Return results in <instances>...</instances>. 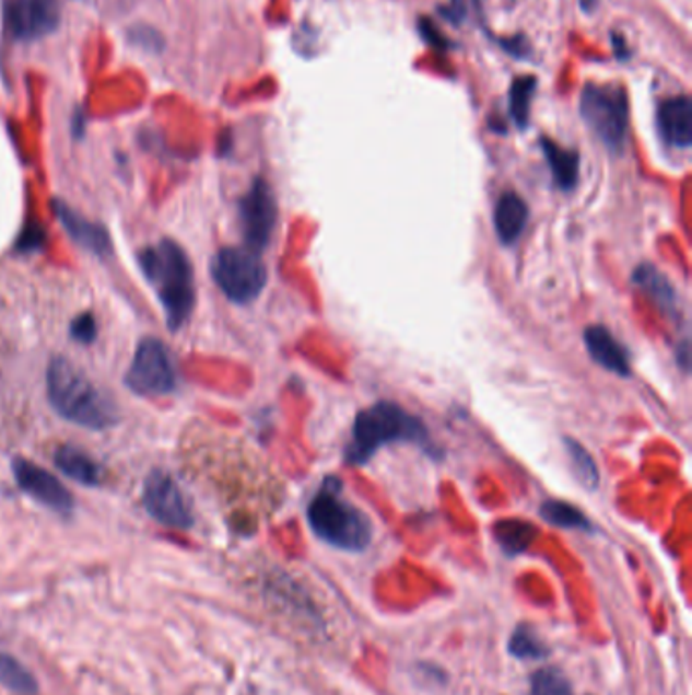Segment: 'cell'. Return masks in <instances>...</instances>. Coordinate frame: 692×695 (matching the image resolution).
Wrapping results in <instances>:
<instances>
[{
	"label": "cell",
	"instance_id": "cell-6",
	"mask_svg": "<svg viewBox=\"0 0 692 695\" xmlns=\"http://www.w3.org/2000/svg\"><path fill=\"white\" fill-rule=\"evenodd\" d=\"M212 277L222 293L234 303L255 301L267 285V267L248 248H222L212 260Z\"/></svg>",
	"mask_w": 692,
	"mask_h": 695
},
{
	"label": "cell",
	"instance_id": "cell-18",
	"mask_svg": "<svg viewBox=\"0 0 692 695\" xmlns=\"http://www.w3.org/2000/svg\"><path fill=\"white\" fill-rule=\"evenodd\" d=\"M0 685L21 695H35L39 690L31 671L23 668L21 661H16L14 657L2 651H0Z\"/></svg>",
	"mask_w": 692,
	"mask_h": 695
},
{
	"label": "cell",
	"instance_id": "cell-13",
	"mask_svg": "<svg viewBox=\"0 0 692 695\" xmlns=\"http://www.w3.org/2000/svg\"><path fill=\"white\" fill-rule=\"evenodd\" d=\"M56 213L61 227L70 232L71 239L80 246H84L90 253L98 256H108L113 253V241H110L106 228L85 220L80 213L73 212L70 206H66L61 201H56Z\"/></svg>",
	"mask_w": 692,
	"mask_h": 695
},
{
	"label": "cell",
	"instance_id": "cell-11",
	"mask_svg": "<svg viewBox=\"0 0 692 695\" xmlns=\"http://www.w3.org/2000/svg\"><path fill=\"white\" fill-rule=\"evenodd\" d=\"M13 474L16 484L45 507L63 514H68L73 509L70 490L59 483L51 472H47L42 466H35L23 457H16L13 462Z\"/></svg>",
	"mask_w": 692,
	"mask_h": 695
},
{
	"label": "cell",
	"instance_id": "cell-4",
	"mask_svg": "<svg viewBox=\"0 0 692 695\" xmlns=\"http://www.w3.org/2000/svg\"><path fill=\"white\" fill-rule=\"evenodd\" d=\"M307 519L319 540L343 552H364L372 541V521L341 497L340 480H326L309 502Z\"/></svg>",
	"mask_w": 692,
	"mask_h": 695
},
{
	"label": "cell",
	"instance_id": "cell-19",
	"mask_svg": "<svg viewBox=\"0 0 692 695\" xmlns=\"http://www.w3.org/2000/svg\"><path fill=\"white\" fill-rule=\"evenodd\" d=\"M537 90L535 76H520L509 85V116L516 123V127L526 128L530 116V102Z\"/></svg>",
	"mask_w": 692,
	"mask_h": 695
},
{
	"label": "cell",
	"instance_id": "cell-3",
	"mask_svg": "<svg viewBox=\"0 0 692 695\" xmlns=\"http://www.w3.org/2000/svg\"><path fill=\"white\" fill-rule=\"evenodd\" d=\"M410 441V443H429L426 427L419 417L404 412L400 405L382 401L364 412L357 413L353 421L352 441L345 452L348 464H366L372 455L386 443Z\"/></svg>",
	"mask_w": 692,
	"mask_h": 695
},
{
	"label": "cell",
	"instance_id": "cell-23",
	"mask_svg": "<svg viewBox=\"0 0 692 695\" xmlns=\"http://www.w3.org/2000/svg\"><path fill=\"white\" fill-rule=\"evenodd\" d=\"M535 526L520 521H506L495 525V537L508 554H523L530 541L535 540Z\"/></svg>",
	"mask_w": 692,
	"mask_h": 695
},
{
	"label": "cell",
	"instance_id": "cell-15",
	"mask_svg": "<svg viewBox=\"0 0 692 695\" xmlns=\"http://www.w3.org/2000/svg\"><path fill=\"white\" fill-rule=\"evenodd\" d=\"M528 222V206L516 192H506L495 201L494 227L502 244H514Z\"/></svg>",
	"mask_w": 692,
	"mask_h": 695
},
{
	"label": "cell",
	"instance_id": "cell-8",
	"mask_svg": "<svg viewBox=\"0 0 692 695\" xmlns=\"http://www.w3.org/2000/svg\"><path fill=\"white\" fill-rule=\"evenodd\" d=\"M142 505L161 525L171 529H189L193 525V512L184 490L165 470H153L144 480Z\"/></svg>",
	"mask_w": 692,
	"mask_h": 695
},
{
	"label": "cell",
	"instance_id": "cell-27",
	"mask_svg": "<svg viewBox=\"0 0 692 695\" xmlns=\"http://www.w3.org/2000/svg\"><path fill=\"white\" fill-rule=\"evenodd\" d=\"M441 13L445 14V19H449L451 23H461L466 16V4L464 0H451V7L441 9Z\"/></svg>",
	"mask_w": 692,
	"mask_h": 695
},
{
	"label": "cell",
	"instance_id": "cell-2",
	"mask_svg": "<svg viewBox=\"0 0 692 695\" xmlns=\"http://www.w3.org/2000/svg\"><path fill=\"white\" fill-rule=\"evenodd\" d=\"M47 395L54 409L71 424L90 429H106L116 421L110 401L68 358L57 356L49 362Z\"/></svg>",
	"mask_w": 692,
	"mask_h": 695
},
{
	"label": "cell",
	"instance_id": "cell-21",
	"mask_svg": "<svg viewBox=\"0 0 692 695\" xmlns=\"http://www.w3.org/2000/svg\"><path fill=\"white\" fill-rule=\"evenodd\" d=\"M540 514L544 521H549L551 525L563 526V529H585L589 531L591 523L589 519L575 509L573 505L563 502V500H547L542 507H540Z\"/></svg>",
	"mask_w": 692,
	"mask_h": 695
},
{
	"label": "cell",
	"instance_id": "cell-20",
	"mask_svg": "<svg viewBox=\"0 0 692 695\" xmlns=\"http://www.w3.org/2000/svg\"><path fill=\"white\" fill-rule=\"evenodd\" d=\"M634 281L640 285L642 289H646L650 293L652 298L656 301H660V308L666 312H672L675 305H677V299H675V289L668 283V279H665L662 273L654 269L652 265H642L634 275Z\"/></svg>",
	"mask_w": 692,
	"mask_h": 695
},
{
	"label": "cell",
	"instance_id": "cell-7",
	"mask_svg": "<svg viewBox=\"0 0 692 695\" xmlns=\"http://www.w3.org/2000/svg\"><path fill=\"white\" fill-rule=\"evenodd\" d=\"M125 383L142 397H163L177 389V372L163 341L144 338L139 344Z\"/></svg>",
	"mask_w": 692,
	"mask_h": 695
},
{
	"label": "cell",
	"instance_id": "cell-25",
	"mask_svg": "<svg viewBox=\"0 0 692 695\" xmlns=\"http://www.w3.org/2000/svg\"><path fill=\"white\" fill-rule=\"evenodd\" d=\"M530 695H575L571 683L556 669H540L532 675Z\"/></svg>",
	"mask_w": 692,
	"mask_h": 695
},
{
	"label": "cell",
	"instance_id": "cell-12",
	"mask_svg": "<svg viewBox=\"0 0 692 695\" xmlns=\"http://www.w3.org/2000/svg\"><path fill=\"white\" fill-rule=\"evenodd\" d=\"M658 130L668 144L689 149L692 144V102L689 96H675L658 106Z\"/></svg>",
	"mask_w": 692,
	"mask_h": 695
},
{
	"label": "cell",
	"instance_id": "cell-10",
	"mask_svg": "<svg viewBox=\"0 0 692 695\" xmlns=\"http://www.w3.org/2000/svg\"><path fill=\"white\" fill-rule=\"evenodd\" d=\"M61 19L57 0H11L7 28L21 42H35L54 33Z\"/></svg>",
	"mask_w": 692,
	"mask_h": 695
},
{
	"label": "cell",
	"instance_id": "cell-1",
	"mask_svg": "<svg viewBox=\"0 0 692 695\" xmlns=\"http://www.w3.org/2000/svg\"><path fill=\"white\" fill-rule=\"evenodd\" d=\"M139 263L149 283L155 287L171 329H179L196 305L193 269L184 248L177 242L163 239L155 246L144 248Z\"/></svg>",
	"mask_w": 692,
	"mask_h": 695
},
{
	"label": "cell",
	"instance_id": "cell-24",
	"mask_svg": "<svg viewBox=\"0 0 692 695\" xmlns=\"http://www.w3.org/2000/svg\"><path fill=\"white\" fill-rule=\"evenodd\" d=\"M566 443H568L566 450H568V457H571V466L575 470L577 480L583 486H587L589 490H594L599 484V470H597L594 457L577 441L566 440Z\"/></svg>",
	"mask_w": 692,
	"mask_h": 695
},
{
	"label": "cell",
	"instance_id": "cell-26",
	"mask_svg": "<svg viewBox=\"0 0 692 695\" xmlns=\"http://www.w3.org/2000/svg\"><path fill=\"white\" fill-rule=\"evenodd\" d=\"M71 336L82 344H92L98 336V324L92 313H82L78 320L71 324Z\"/></svg>",
	"mask_w": 692,
	"mask_h": 695
},
{
	"label": "cell",
	"instance_id": "cell-5",
	"mask_svg": "<svg viewBox=\"0 0 692 695\" xmlns=\"http://www.w3.org/2000/svg\"><path fill=\"white\" fill-rule=\"evenodd\" d=\"M580 116L611 153H622L628 139V96L620 85H585Z\"/></svg>",
	"mask_w": 692,
	"mask_h": 695
},
{
	"label": "cell",
	"instance_id": "cell-17",
	"mask_svg": "<svg viewBox=\"0 0 692 695\" xmlns=\"http://www.w3.org/2000/svg\"><path fill=\"white\" fill-rule=\"evenodd\" d=\"M56 466L75 483L98 486L99 468L96 462L78 448L61 445L56 452Z\"/></svg>",
	"mask_w": 692,
	"mask_h": 695
},
{
	"label": "cell",
	"instance_id": "cell-14",
	"mask_svg": "<svg viewBox=\"0 0 692 695\" xmlns=\"http://www.w3.org/2000/svg\"><path fill=\"white\" fill-rule=\"evenodd\" d=\"M587 350L599 367L615 372L620 377H628L630 369V356L623 350L622 344L611 336L608 327L589 326L585 332Z\"/></svg>",
	"mask_w": 692,
	"mask_h": 695
},
{
	"label": "cell",
	"instance_id": "cell-16",
	"mask_svg": "<svg viewBox=\"0 0 692 695\" xmlns=\"http://www.w3.org/2000/svg\"><path fill=\"white\" fill-rule=\"evenodd\" d=\"M540 147L551 165L552 177L556 185L565 192L573 189L579 182V155L575 151H566L547 137L540 139Z\"/></svg>",
	"mask_w": 692,
	"mask_h": 695
},
{
	"label": "cell",
	"instance_id": "cell-9",
	"mask_svg": "<svg viewBox=\"0 0 692 695\" xmlns=\"http://www.w3.org/2000/svg\"><path fill=\"white\" fill-rule=\"evenodd\" d=\"M277 216V199L270 185L262 177H256L248 194L241 201L242 234L248 244V251L258 255L269 246Z\"/></svg>",
	"mask_w": 692,
	"mask_h": 695
},
{
	"label": "cell",
	"instance_id": "cell-22",
	"mask_svg": "<svg viewBox=\"0 0 692 695\" xmlns=\"http://www.w3.org/2000/svg\"><path fill=\"white\" fill-rule=\"evenodd\" d=\"M509 653L524 661H540L549 655V649L530 626H518L509 637Z\"/></svg>",
	"mask_w": 692,
	"mask_h": 695
}]
</instances>
